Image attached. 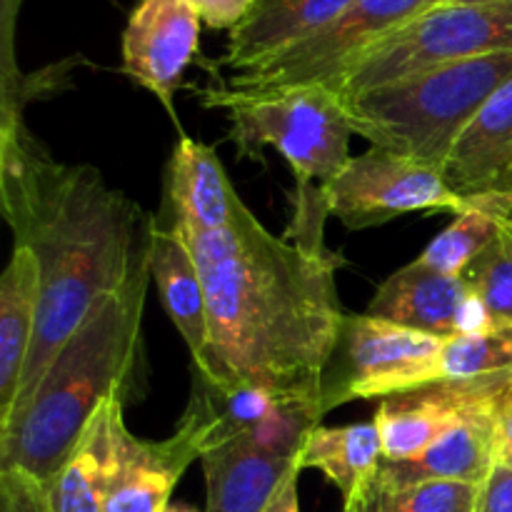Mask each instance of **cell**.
I'll return each mask as SVG.
<instances>
[{
  "instance_id": "1",
  "label": "cell",
  "mask_w": 512,
  "mask_h": 512,
  "mask_svg": "<svg viewBox=\"0 0 512 512\" xmlns=\"http://www.w3.org/2000/svg\"><path fill=\"white\" fill-rule=\"evenodd\" d=\"M208 300V340L193 373L215 388H260L313 408L345 310L335 273L343 258L270 233L240 205L225 228L185 240Z\"/></svg>"
},
{
  "instance_id": "2",
  "label": "cell",
  "mask_w": 512,
  "mask_h": 512,
  "mask_svg": "<svg viewBox=\"0 0 512 512\" xmlns=\"http://www.w3.org/2000/svg\"><path fill=\"white\" fill-rule=\"evenodd\" d=\"M0 205L13 245L40 265L38 325L5 430L88 310L128 278L155 218L95 165L58 163L23 118L0 123Z\"/></svg>"
},
{
  "instance_id": "3",
  "label": "cell",
  "mask_w": 512,
  "mask_h": 512,
  "mask_svg": "<svg viewBox=\"0 0 512 512\" xmlns=\"http://www.w3.org/2000/svg\"><path fill=\"white\" fill-rule=\"evenodd\" d=\"M150 253L153 235L140 248L128 278L105 293L65 340L30 403L0 430V468H20L50 483L110 395L120 393L128 405L143 400Z\"/></svg>"
},
{
  "instance_id": "4",
  "label": "cell",
  "mask_w": 512,
  "mask_h": 512,
  "mask_svg": "<svg viewBox=\"0 0 512 512\" xmlns=\"http://www.w3.org/2000/svg\"><path fill=\"white\" fill-rule=\"evenodd\" d=\"M510 75L512 50L425 70L340 100L355 135L370 145L443 168L455 138Z\"/></svg>"
},
{
  "instance_id": "5",
  "label": "cell",
  "mask_w": 512,
  "mask_h": 512,
  "mask_svg": "<svg viewBox=\"0 0 512 512\" xmlns=\"http://www.w3.org/2000/svg\"><path fill=\"white\" fill-rule=\"evenodd\" d=\"M205 108H225L230 118L228 140L238 158L260 160L275 148L295 175V190L325 185L350 163L355 135L343 100L323 85L310 88L243 90L210 85L198 90Z\"/></svg>"
},
{
  "instance_id": "6",
  "label": "cell",
  "mask_w": 512,
  "mask_h": 512,
  "mask_svg": "<svg viewBox=\"0 0 512 512\" xmlns=\"http://www.w3.org/2000/svg\"><path fill=\"white\" fill-rule=\"evenodd\" d=\"M512 50V0L500 3H445L415 18L375 45L338 85L340 98L425 70Z\"/></svg>"
},
{
  "instance_id": "7",
  "label": "cell",
  "mask_w": 512,
  "mask_h": 512,
  "mask_svg": "<svg viewBox=\"0 0 512 512\" xmlns=\"http://www.w3.org/2000/svg\"><path fill=\"white\" fill-rule=\"evenodd\" d=\"M445 3L453 0H353L323 30L258 68L233 73L228 85L243 90L323 85L335 93L375 45Z\"/></svg>"
},
{
  "instance_id": "8",
  "label": "cell",
  "mask_w": 512,
  "mask_h": 512,
  "mask_svg": "<svg viewBox=\"0 0 512 512\" xmlns=\"http://www.w3.org/2000/svg\"><path fill=\"white\" fill-rule=\"evenodd\" d=\"M323 198L328 213L350 230L375 228L405 213L460 215L470 205L440 168L375 145L323 185Z\"/></svg>"
},
{
  "instance_id": "9",
  "label": "cell",
  "mask_w": 512,
  "mask_h": 512,
  "mask_svg": "<svg viewBox=\"0 0 512 512\" xmlns=\"http://www.w3.org/2000/svg\"><path fill=\"white\" fill-rule=\"evenodd\" d=\"M510 383L512 370L488 378L425 385L383 398L373 420L383 438L385 460L418 458L450 430L495 415Z\"/></svg>"
},
{
  "instance_id": "10",
  "label": "cell",
  "mask_w": 512,
  "mask_h": 512,
  "mask_svg": "<svg viewBox=\"0 0 512 512\" xmlns=\"http://www.w3.org/2000/svg\"><path fill=\"white\" fill-rule=\"evenodd\" d=\"M210 415L203 400L190 393L178 430L165 440H140L123 425L120 463L105 512H163L185 470L208 448Z\"/></svg>"
},
{
  "instance_id": "11",
  "label": "cell",
  "mask_w": 512,
  "mask_h": 512,
  "mask_svg": "<svg viewBox=\"0 0 512 512\" xmlns=\"http://www.w3.org/2000/svg\"><path fill=\"white\" fill-rule=\"evenodd\" d=\"M198 45L200 18L188 0H140L123 30V73L150 90L175 125L173 95Z\"/></svg>"
},
{
  "instance_id": "12",
  "label": "cell",
  "mask_w": 512,
  "mask_h": 512,
  "mask_svg": "<svg viewBox=\"0 0 512 512\" xmlns=\"http://www.w3.org/2000/svg\"><path fill=\"white\" fill-rule=\"evenodd\" d=\"M445 340L448 338L405 328L368 313H345L333 358L323 373L320 410L328 415L338 405L350 403L365 383L428 358Z\"/></svg>"
},
{
  "instance_id": "13",
  "label": "cell",
  "mask_w": 512,
  "mask_h": 512,
  "mask_svg": "<svg viewBox=\"0 0 512 512\" xmlns=\"http://www.w3.org/2000/svg\"><path fill=\"white\" fill-rule=\"evenodd\" d=\"M308 435L240 433L208 445L200 455L208 490L205 512H263L298 465Z\"/></svg>"
},
{
  "instance_id": "14",
  "label": "cell",
  "mask_w": 512,
  "mask_h": 512,
  "mask_svg": "<svg viewBox=\"0 0 512 512\" xmlns=\"http://www.w3.org/2000/svg\"><path fill=\"white\" fill-rule=\"evenodd\" d=\"M243 205L215 145L180 135L163 175V208L155 223L183 240L225 228Z\"/></svg>"
},
{
  "instance_id": "15",
  "label": "cell",
  "mask_w": 512,
  "mask_h": 512,
  "mask_svg": "<svg viewBox=\"0 0 512 512\" xmlns=\"http://www.w3.org/2000/svg\"><path fill=\"white\" fill-rule=\"evenodd\" d=\"M440 170L468 200L512 193V75L455 138Z\"/></svg>"
},
{
  "instance_id": "16",
  "label": "cell",
  "mask_w": 512,
  "mask_h": 512,
  "mask_svg": "<svg viewBox=\"0 0 512 512\" xmlns=\"http://www.w3.org/2000/svg\"><path fill=\"white\" fill-rule=\"evenodd\" d=\"M125 398L110 395L80 435L70 458L45 483L53 512H105L120 463V430L125 425Z\"/></svg>"
},
{
  "instance_id": "17",
  "label": "cell",
  "mask_w": 512,
  "mask_h": 512,
  "mask_svg": "<svg viewBox=\"0 0 512 512\" xmlns=\"http://www.w3.org/2000/svg\"><path fill=\"white\" fill-rule=\"evenodd\" d=\"M500 463L498 413L475 418L430 445L413 460H385L375 470L373 485L403 488L418 483L483 485Z\"/></svg>"
},
{
  "instance_id": "18",
  "label": "cell",
  "mask_w": 512,
  "mask_h": 512,
  "mask_svg": "<svg viewBox=\"0 0 512 512\" xmlns=\"http://www.w3.org/2000/svg\"><path fill=\"white\" fill-rule=\"evenodd\" d=\"M353 0H258L230 30L220 65L233 73L258 68L333 23Z\"/></svg>"
},
{
  "instance_id": "19",
  "label": "cell",
  "mask_w": 512,
  "mask_h": 512,
  "mask_svg": "<svg viewBox=\"0 0 512 512\" xmlns=\"http://www.w3.org/2000/svg\"><path fill=\"white\" fill-rule=\"evenodd\" d=\"M468 295L463 278L440 273L415 258L375 290L365 313L440 338H453Z\"/></svg>"
},
{
  "instance_id": "20",
  "label": "cell",
  "mask_w": 512,
  "mask_h": 512,
  "mask_svg": "<svg viewBox=\"0 0 512 512\" xmlns=\"http://www.w3.org/2000/svg\"><path fill=\"white\" fill-rule=\"evenodd\" d=\"M40 308V265L23 245H13L0 275V428L10 420L20 375L30 355Z\"/></svg>"
},
{
  "instance_id": "21",
  "label": "cell",
  "mask_w": 512,
  "mask_h": 512,
  "mask_svg": "<svg viewBox=\"0 0 512 512\" xmlns=\"http://www.w3.org/2000/svg\"><path fill=\"white\" fill-rule=\"evenodd\" d=\"M512 370V335L463 338L453 335L433 355L370 380L355 393V400H383L390 395L410 393L425 385L475 380Z\"/></svg>"
},
{
  "instance_id": "22",
  "label": "cell",
  "mask_w": 512,
  "mask_h": 512,
  "mask_svg": "<svg viewBox=\"0 0 512 512\" xmlns=\"http://www.w3.org/2000/svg\"><path fill=\"white\" fill-rule=\"evenodd\" d=\"M150 275L158 288L160 303L173 320L175 330L188 345L190 358H198L208 340V300L193 250L180 235L155 223Z\"/></svg>"
},
{
  "instance_id": "23",
  "label": "cell",
  "mask_w": 512,
  "mask_h": 512,
  "mask_svg": "<svg viewBox=\"0 0 512 512\" xmlns=\"http://www.w3.org/2000/svg\"><path fill=\"white\" fill-rule=\"evenodd\" d=\"M383 458L378 423L370 420L343 428L315 425L300 448L298 463L303 470H320L350 503L373 480Z\"/></svg>"
},
{
  "instance_id": "24",
  "label": "cell",
  "mask_w": 512,
  "mask_h": 512,
  "mask_svg": "<svg viewBox=\"0 0 512 512\" xmlns=\"http://www.w3.org/2000/svg\"><path fill=\"white\" fill-rule=\"evenodd\" d=\"M512 213V193L480 195L468 208L455 215L453 223L435 235L433 243L418 255L425 265L445 275L460 278L470 263L498 238Z\"/></svg>"
},
{
  "instance_id": "25",
  "label": "cell",
  "mask_w": 512,
  "mask_h": 512,
  "mask_svg": "<svg viewBox=\"0 0 512 512\" xmlns=\"http://www.w3.org/2000/svg\"><path fill=\"white\" fill-rule=\"evenodd\" d=\"M478 485L468 483H418L403 488L365 485L363 493L345 503L343 512H475Z\"/></svg>"
},
{
  "instance_id": "26",
  "label": "cell",
  "mask_w": 512,
  "mask_h": 512,
  "mask_svg": "<svg viewBox=\"0 0 512 512\" xmlns=\"http://www.w3.org/2000/svg\"><path fill=\"white\" fill-rule=\"evenodd\" d=\"M475 298L483 300L500 335H512V233L505 220L498 238L460 275Z\"/></svg>"
},
{
  "instance_id": "27",
  "label": "cell",
  "mask_w": 512,
  "mask_h": 512,
  "mask_svg": "<svg viewBox=\"0 0 512 512\" xmlns=\"http://www.w3.org/2000/svg\"><path fill=\"white\" fill-rule=\"evenodd\" d=\"M83 58H70L65 63L48 65L38 73H18L10 83L0 85V123L13 118H23L25 105L40 100L43 95H53L58 90L70 88V70Z\"/></svg>"
},
{
  "instance_id": "28",
  "label": "cell",
  "mask_w": 512,
  "mask_h": 512,
  "mask_svg": "<svg viewBox=\"0 0 512 512\" xmlns=\"http://www.w3.org/2000/svg\"><path fill=\"white\" fill-rule=\"evenodd\" d=\"M0 512H53L45 483L20 468H0Z\"/></svg>"
},
{
  "instance_id": "29",
  "label": "cell",
  "mask_w": 512,
  "mask_h": 512,
  "mask_svg": "<svg viewBox=\"0 0 512 512\" xmlns=\"http://www.w3.org/2000/svg\"><path fill=\"white\" fill-rule=\"evenodd\" d=\"M190 8L198 13L200 23L210 30H233L248 18L258 0H188Z\"/></svg>"
},
{
  "instance_id": "30",
  "label": "cell",
  "mask_w": 512,
  "mask_h": 512,
  "mask_svg": "<svg viewBox=\"0 0 512 512\" xmlns=\"http://www.w3.org/2000/svg\"><path fill=\"white\" fill-rule=\"evenodd\" d=\"M23 0H0V85L10 83L20 73L15 63V25Z\"/></svg>"
},
{
  "instance_id": "31",
  "label": "cell",
  "mask_w": 512,
  "mask_h": 512,
  "mask_svg": "<svg viewBox=\"0 0 512 512\" xmlns=\"http://www.w3.org/2000/svg\"><path fill=\"white\" fill-rule=\"evenodd\" d=\"M475 512H512V468L498 463L490 478L480 485Z\"/></svg>"
},
{
  "instance_id": "32",
  "label": "cell",
  "mask_w": 512,
  "mask_h": 512,
  "mask_svg": "<svg viewBox=\"0 0 512 512\" xmlns=\"http://www.w3.org/2000/svg\"><path fill=\"white\" fill-rule=\"evenodd\" d=\"M300 463L285 475L283 483L278 485V490L273 493V498L268 500L263 512H300V495H298V483H300Z\"/></svg>"
},
{
  "instance_id": "33",
  "label": "cell",
  "mask_w": 512,
  "mask_h": 512,
  "mask_svg": "<svg viewBox=\"0 0 512 512\" xmlns=\"http://www.w3.org/2000/svg\"><path fill=\"white\" fill-rule=\"evenodd\" d=\"M498 430H500V458L512 450V383L505 390L498 408Z\"/></svg>"
},
{
  "instance_id": "34",
  "label": "cell",
  "mask_w": 512,
  "mask_h": 512,
  "mask_svg": "<svg viewBox=\"0 0 512 512\" xmlns=\"http://www.w3.org/2000/svg\"><path fill=\"white\" fill-rule=\"evenodd\" d=\"M163 512H198V510L190 508V505H168Z\"/></svg>"
},
{
  "instance_id": "35",
  "label": "cell",
  "mask_w": 512,
  "mask_h": 512,
  "mask_svg": "<svg viewBox=\"0 0 512 512\" xmlns=\"http://www.w3.org/2000/svg\"><path fill=\"white\" fill-rule=\"evenodd\" d=\"M453 3H500V0H453Z\"/></svg>"
},
{
  "instance_id": "36",
  "label": "cell",
  "mask_w": 512,
  "mask_h": 512,
  "mask_svg": "<svg viewBox=\"0 0 512 512\" xmlns=\"http://www.w3.org/2000/svg\"><path fill=\"white\" fill-rule=\"evenodd\" d=\"M500 463H505V465H508V468H512V450H510V453H505L503 458H500Z\"/></svg>"
},
{
  "instance_id": "37",
  "label": "cell",
  "mask_w": 512,
  "mask_h": 512,
  "mask_svg": "<svg viewBox=\"0 0 512 512\" xmlns=\"http://www.w3.org/2000/svg\"><path fill=\"white\" fill-rule=\"evenodd\" d=\"M508 228H510V233H512V213H510V218H508Z\"/></svg>"
}]
</instances>
